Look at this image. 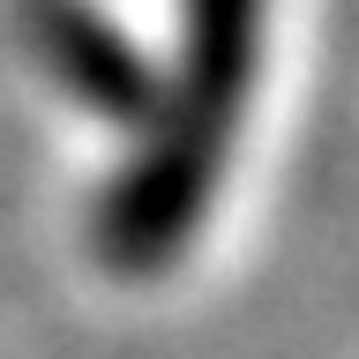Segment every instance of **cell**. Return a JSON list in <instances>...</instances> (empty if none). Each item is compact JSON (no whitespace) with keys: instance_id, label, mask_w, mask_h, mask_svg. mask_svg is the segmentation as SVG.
I'll return each instance as SVG.
<instances>
[{"instance_id":"1","label":"cell","mask_w":359,"mask_h":359,"mask_svg":"<svg viewBox=\"0 0 359 359\" xmlns=\"http://www.w3.org/2000/svg\"><path fill=\"white\" fill-rule=\"evenodd\" d=\"M269 0H180V60L142 105V142L97 202V262L150 277L180 262L224 187L262 75Z\"/></svg>"},{"instance_id":"2","label":"cell","mask_w":359,"mask_h":359,"mask_svg":"<svg viewBox=\"0 0 359 359\" xmlns=\"http://www.w3.org/2000/svg\"><path fill=\"white\" fill-rule=\"evenodd\" d=\"M30 22H38V45L53 53V67L83 90L90 105L135 112V120H142V105H150V75L135 67V53L90 15L83 0H30Z\"/></svg>"}]
</instances>
